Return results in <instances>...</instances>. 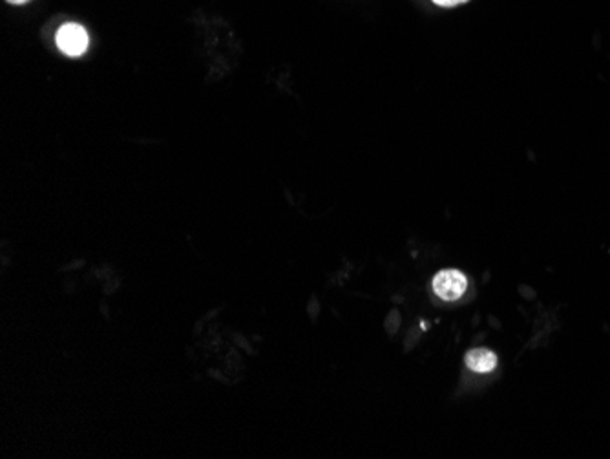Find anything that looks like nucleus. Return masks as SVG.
<instances>
[{"instance_id":"f257e3e1","label":"nucleus","mask_w":610,"mask_h":459,"mask_svg":"<svg viewBox=\"0 0 610 459\" xmlns=\"http://www.w3.org/2000/svg\"><path fill=\"white\" fill-rule=\"evenodd\" d=\"M57 46L68 57H81L88 50V34L81 25L70 23L59 28Z\"/></svg>"},{"instance_id":"f03ea898","label":"nucleus","mask_w":610,"mask_h":459,"mask_svg":"<svg viewBox=\"0 0 610 459\" xmlns=\"http://www.w3.org/2000/svg\"><path fill=\"white\" fill-rule=\"evenodd\" d=\"M466 285H468V282H466L465 274L455 271V269L441 271L434 280V289L443 300H457L459 296L465 294Z\"/></svg>"},{"instance_id":"7ed1b4c3","label":"nucleus","mask_w":610,"mask_h":459,"mask_svg":"<svg viewBox=\"0 0 610 459\" xmlns=\"http://www.w3.org/2000/svg\"><path fill=\"white\" fill-rule=\"evenodd\" d=\"M466 364L470 370L479 374H490L497 366V357L490 350H474L466 357Z\"/></svg>"},{"instance_id":"20e7f679","label":"nucleus","mask_w":610,"mask_h":459,"mask_svg":"<svg viewBox=\"0 0 610 459\" xmlns=\"http://www.w3.org/2000/svg\"><path fill=\"white\" fill-rule=\"evenodd\" d=\"M434 3H435L437 6H443V8H454V6L466 5L468 0H434Z\"/></svg>"},{"instance_id":"39448f33","label":"nucleus","mask_w":610,"mask_h":459,"mask_svg":"<svg viewBox=\"0 0 610 459\" xmlns=\"http://www.w3.org/2000/svg\"><path fill=\"white\" fill-rule=\"evenodd\" d=\"M6 3H10V5H14V6H23V5L30 3V0H6Z\"/></svg>"}]
</instances>
